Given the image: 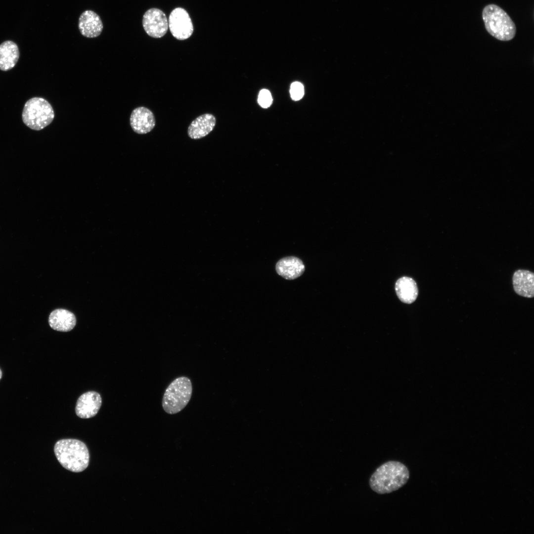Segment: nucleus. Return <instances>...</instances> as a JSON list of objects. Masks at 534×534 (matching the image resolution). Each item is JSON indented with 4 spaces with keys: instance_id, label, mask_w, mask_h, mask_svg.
I'll return each instance as SVG.
<instances>
[{
    "instance_id": "nucleus-15",
    "label": "nucleus",
    "mask_w": 534,
    "mask_h": 534,
    "mask_svg": "<svg viewBox=\"0 0 534 534\" xmlns=\"http://www.w3.org/2000/svg\"><path fill=\"white\" fill-rule=\"evenodd\" d=\"M395 290L399 299L408 304L414 302L418 294L416 283L414 279L407 276L398 279L395 284Z\"/></svg>"
},
{
    "instance_id": "nucleus-6",
    "label": "nucleus",
    "mask_w": 534,
    "mask_h": 534,
    "mask_svg": "<svg viewBox=\"0 0 534 534\" xmlns=\"http://www.w3.org/2000/svg\"><path fill=\"white\" fill-rule=\"evenodd\" d=\"M168 26L172 35L179 40L189 38L193 32V26L190 16L181 7L176 8L171 12Z\"/></svg>"
},
{
    "instance_id": "nucleus-2",
    "label": "nucleus",
    "mask_w": 534,
    "mask_h": 534,
    "mask_svg": "<svg viewBox=\"0 0 534 534\" xmlns=\"http://www.w3.org/2000/svg\"><path fill=\"white\" fill-rule=\"evenodd\" d=\"M54 451L60 464L66 469L73 472H81L89 465V454L86 445L76 439H67L58 441Z\"/></svg>"
},
{
    "instance_id": "nucleus-10",
    "label": "nucleus",
    "mask_w": 534,
    "mask_h": 534,
    "mask_svg": "<svg viewBox=\"0 0 534 534\" xmlns=\"http://www.w3.org/2000/svg\"><path fill=\"white\" fill-rule=\"evenodd\" d=\"M78 27L81 34L89 38L99 36L103 30V23L99 16L90 10L84 11L79 18Z\"/></svg>"
},
{
    "instance_id": "nucleus-17",
    "label": "nucleus",
    "mask_w": 534,
    "mask_h": 534,
    "mask_svg": "<svg viewBox=\"0 0 534 534\" xmlns=\"http://www.w3.org/2000/svg\"><path fill=\"white\" fill-rule=\"evenodd\" d=\"M291 98L297 101L301 99L304 95V87L303 84L298 82L293 83L290 89Z\"/></svg>"
},
{
    "instance_id": "nucleus-18",
    "label": "nucleus",
    "mask_w": 534,
    "mask_h": 534,
    "mask_svg": "<svg viewBox=\"0 0 534 534\" xmlns=\"http://www.w3.org/2000/svg\"><path fill=\"white\" fill-rule=\"evenodd\" d=\"M258 102L263 108H267L272 102V98L270 91L266 89H262L259 94Z\"/></svg>"
},
{
    "instance_id": "nucleus-8",
    "label": "nucleus",
    "mask_w": 534,
    "mask_h": 534,
    "mask_svg": "<svg viewBox=\"0 0 534 534\" xmlns=\"http://www.w3.org/2000/svg\"><path fill=\"white\" fill-rule=\"evenodd\" d=\"M102 403L101 397L95 391H89L82 394L78 399L75 407L76 415L81 418L94 417L99 411Z\"/></svg>"
},
{
    "instance_id": "nucleus-4",
    "label": "nucleus",
    "mask_w": 534,
    "mask_h": 534,
    "mask_svg": "<svg viewBox=\"0 0 534 534\" xmlns=\"http://www.w3.org/2000/svg\"><path fill=\"white\" fill-rule=\"evenodd\" d=\"M192 394L190 379L186 376L177 378L169 385L163 395L162 405L164 410L169 414L179 412L189 402Z\"/></svg>"
},
{
    "instance_id": "nucleus-14",
    "label": "nucleus",
    "mask_w": 534,
    "mask_h": 534,
    "mask_svg": "<svg viewBox=\"0 0 534 534\" xmlns=\"http://www.w3.org/2000/svg\"><path fill=\"white\" fill-rule=\"evenodd\" d=\"M48 323L50 327L55 330L68 332L75 326L76 319L74 313L71 312L58 309L53 311L49 314Z\"/></svg>"
},
{
    "instance_id": "nucleus-5",
    "label": "nucleus",
    "mask_w": 534,
    "mask_h": 534,
    "mask_svg": "<svg viewBox=\"0 0 534 534\" xmlns=\"http://www.w3.org/2000/svg\"><path fill=\"white\" fill-rule=\"evenodd\" d=\"M54 112L51 104L45 99L35 97L25 104L22 113L24 124L35 131H40L53 120Z\"/></svg>"
},
{
    "instance_id": "nucleus-11",
    "label": "nucleus",
    "mask_w": 534,
    "mask_h": 534,
    "mask_svg": "<svg viewBox=\"0 0 534 534\" xmlns=\"http://www.w3.org/2000/svg\"><path fill=\"white\" fill-rule=\"evenodd\" d=\"M278 274L287 280L295 279L303 274L305 266L299 258L290 256L279 260L275 266Z\"/></svg>"
},
{
    "instance_id": "nucleus-19",
    "label": "nucleus",
    "mask_w": 534,
    "mask_h": 534,
    "mask_svg": "<svg viewBox=\"0 0 534 534\" xmlns=\"http://www.w3.org/2000/svg\"><path fill=\"white\" fill-rule=\"evenodd\" d=\"M1 377H2V372H1V370L0 369V380L1 378Z\"/></svg>"
},
{
    "instance_id": "nucleus-12",
    "label": "nucleus",
    "mask_w": 534,
    "mask_h": 534,
    "mask_svg": "<svg viewBox=\"0 0 534 534\" xmlns=\"http://www.w3.org/2000/svg\"><path fill=\"white\" fill-rule=\"evenodd\" d=\"M514 290L515 293L528 298L534 296V274L525 269L515 271L512 277Z\"/></svg>"
},
{
    "instance_id": "nucleus-9",
    "label": "nucleus",
    "mask_w": 534,
    "mask_h": 534,
    "mask_svg": "<svg viewBox=\"0 0 534 534\" xmlns=\"http://www.w3.org/2000/svg\"><path fill=\"white\" fill-rule=\"evenodd\" d=\"M130 125L133 130L138 134H146L151 132L155 126V117L148 108L140 106L132 112Z\"/></svg>"
},
{
    "instance_id": "nucleus-16",
    "label": "nucleus",
    "mask_w": 534,
    "mask_h": 534,
    "mask_svg": "<svg viewBox=\"0 0 534 534\" xmlns=\"http://www.w3.org/2000/svg\"><path fill=\"white\" fill-rule=\"evenodd\" d=\"M17 45L13 41H6L0 44V70L7 71L13 68L19 58Z\"/></svg>"
},
{
    "instance_id": "nucleus-7",
    "label": "nucleus",
    "mask_w": 534,
    "mask_h": 534,
    "mask_svg": "<svg viewBox=\"0 0 534 534\" xmlns=\"http://www.w3.org/2000/svg\"><path fill=\"white\" fill-rule=\"evenodd\" d=\"M142 25L147 35L154 38L164 36L169 27L165 14L156 8H150L145 12L143 16Z\"/></svg>"
},
{
    "instance_id": "nucleus-3",
    "label": "nucleus",
    "mask_w": 534,
    "mask_h": 534,
    "mask_svg": "<svg viewBox=\"0 0 534 534\" xmlns=\"http://www.w3.org/2000/svg\"><path fill=\"white\" fill-rule=\"evenodd\" d=\"M482 18L487 32L495 39L502 41L513 39L516 27L509 15L495 4L486 5L482 11Z\"/></svg>"
},
{
    "instance_id": "nucleus-1",
    "label": "nucleus",
    "mask_w": 534,
    "mask_h": 534,
    "mask_svg": "<svg viewBox=\"0 0 534 534\" xmlns=\"http://www.w3.org/2000/svg\"><path fill=\"white\" fill-rule=\"evenodd\" d=\"M409 478L408 468L402 463L391 460L378 467L371 475L369 485L379 494L390 493L405 485Z\"/></svg>"
},
{
    "instance_id": "nucleus-13",
    "label": "nucleus",
    "mask_w": 534,
    "mask_h": 534,
    "mask_svg": "<svg viewBox=\"0 0 534 534\" xmlns=\"http://www.w3.org/2000/svg\"><path fill=\"white\" fill-rule=\"evenodd\" d=\"M216 123L215 117L209 113L199 116L190 124L187 130L189 137L200 139L207 135L214 129Z\"/></svg>"
}]
</instances>
